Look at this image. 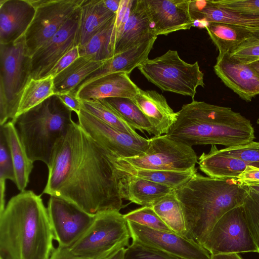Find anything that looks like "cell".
Returning <instances> with one entry per match:
<instances>
[{
	"instance_id": "obj_44",
	"label": "cell",
	"mask_w": 259,
	"mask_h": 259,
	"mask_svg": "<svg viewBox=\"0 0 259 259\" xmlns=\"http://www.w3.org/2000/svg\"><path fill=\"white\" fill-rule=\"evenodd\" d=\"M120 249L112 250L99 256L89 257L76 255L70 248L58 246L55 248L49 259H109Z\"/></svg>"
},
{
	"instance_id": "obj_21",
	"label": "cell",
	"mask_w": 259,
	"mask_h": 259,
	"mask_svg": "<svg viewBox=\"0 0 259 259\" xmlns=\"http://www.w3.org/2000/svg\"><path fill=\"white\" fill-rule=\"evenodd\" d=\"M189 13L193 22L224 23L259 31V14L225 9L215 5L212 1L190 0Z\"/></svg>"
},
{
	"instance_id": "obj_19",
	"label": "cell",
	"mask_w": 259,
	"mask_h": 259,
	"mask_svg": "<svg viewBox=\"0 0 259 259\" xmlns=\"http://www.w3.org/2000/svg\"><path fill=\"white\" fill-rule=\"evenodd\" d=\"M139 88L124 72L111 73L90 82L75 93L80 101L108 98H126L133 99Z\"/></svg>"
},
{
	"instance_id": "obj_45",
	"label": "cell",
	"mask_w": 259,
	"mask_h": 259,
	"mask_svg": "<svg viewBox=\"0 0 259 259\" xmlns=\"http://www.w3.org/2000/svg\"><path fill=\"white\" fill-rule=\"evenodd\" d=\"M79 57H80V54L79 46H78L71 49L62 57L48 73L46 77L50 76L54 78Z\"/></svg>"
},
{
	"instance_id": "obj_49",
	"label": "cell",
	"mask_w": 259,
	"mask_h": 259,
	"mask_svg": "<svg viewBox=\"0 0 259 259\" xmlns=\"http://www.w3.org/2000/svg\"><path fill=\"white\" fill-rule=\"evenodd\" d=\"M210 259H243L239 253H226L211 255Z\"/></svg>"
},
{
	"instance_id": "obj_26",
	"label": "cell",
	"mask_w": 259,
	"mask_h": 259,
	"mask_svg": "<svg viewBox=\"0 0 259 259\" xmlns=\"http://www.w3.org/2000/svg\"><path fill=\"white\" fill-rule=\"evenodd\" d=\"M200 169L212 178H237L248 165L236 158L222 153L215 145H211L208 153L198 158Z\"/></svg>"
},
{
	"instance_id": "obj_10",
	"label": "cell",
	"mask_w": 259,
	"mask_h": 259,
	"mask_svg": "<svg viewBox=\"0 0 259 259\" xmlns=\"http://www.w3.org/2000/svg\"><path fill=\"white\" fill-rule=\"evenodd\" d=\"M83 0H31L34 18L23 36L31 56L50 39L80 8Z\"/></svg>"
},
{
	"instance_id": "obj_12",
	"label": "cell",
	"mask_w": 259,
	"mask_h": 259,
	"mask_svg": "<svg viewBox=\"0 0 259 259\" xmlns=\"http://www.w3.org/2000/svg\"><path fill=\"white\" fill-rule=\"evenodd\" d=\"M77 115L81 128L117 158L141 155L148 148L149 139L122 132L100 120L82 107Z\"/></svg>"
},
{
	"instance_id": "obj_29",
	"label": "cell",
	"mask_w": 259,
	"mask_h": 259,
	"mask_svg": "<svg viewBox=\"0 0 259 259\" xmlns=\"http://www.w3.org/2000/svg\"><path fill=\"white\" fill-rule=\"evenodd\" d=\"M103 61L80 57L54 78L55 94L74 91L89 75L98 69Z\"/></svg>"
},
{
	"instance_id": "obj_47",
	"label": "cell",
	"mask_w": 259,
	"mask_h": 259,
	"mask_svg": "<svg viewBox=\"0 0 259 259\" xmlns=\"http://www.w3.org/2000/svg\"><path fill=\"white\" fill-rule=\"evenodd\" d=\"M238 179L242 182H259V168L247 165L239 176Z\"/></svg>"
},
{
	"instance_id": "obj_11",
	"label": "cell",
	"mask_w": 259,
	"mask_h": 259,
	"mask_svg": "<svg viewBox=\"0 0 259 259\" xmlns=\"http://www.w3.org/2000/svg\"><path fill=\"white\" fill-rule=\"evenodd\" d=\"M202 246L211 255L258 252L242 205L225 213L214 224Z\"/></svg>"
},
{
	"instance_id": "obj_50",
	"label": "cell",
	"mask_w": 259,
	"mask_h": 259,
	"mask_svg": "<svg viewBox=\"0 0 259 259\" xmlns=\"http://www.w3.org/2000/svg\"><path fill=\"white\" fill-rule=\"evenodd\" d=\"M242 183L250 190L259 193V182Z\"/></svg>"
},
{
	"instance_id": "obj_9",
	"label": "cell",
	"mask_w": 259,
	"mask_h": 259,
	"mask_svg": "<svg viewBox=\"0 0 259 259\" xmlns=\"http://www.w3.org/2000/svg\"><path fill=\"white\" fill-rule=\"evenodd\" d=\"M131 238L127 222L119 210L98 213L82 236L70 248L75 254L94 257L126 248Z\"/></svg>"
},
{
	"instance_id": "obj_18",
	"label": "cell",
	"mask_w": 259,
	"mask_h": 259,
	"mask_svg": "<svg viewBox=\"0 0 259 259\" xmlns=\"http://www.w3.org/2000/svg\"><path fill=\"white\" fill-rule=\"evenodd\" d=\"M31 0H0V44L22 37L35 15Z\"/></svg>"
},
{
	"instance_id": "obj_30",
	"label": "cell",
	"mask_w": 259,
	"mask_h": 259,
	"mask_svg": "<svg viewBox=\"0 0 259 259\" xmlns=\"http://www.w3.org/2000/svg\"><path fill=\"white\" fill-rule=\"evenodd\" d=\"M116 14L84 46L79 47L80 57L92 61H104L114 56Z\"/></svg>"
},
{
	"instance_id": "obj_37",
	"label": "cell",
	"mask_w": 259,
	"mask_h": 259,
	"mask_svg": "<svg viewBox=\"0 0 259 259\" xmlns=\"http://www.w3.org/2000/svg\"><path fill=\"white\" fill-rule=\"evenodd\" d=\"M242 207L251 236L259 253V193L247 188Z\"/></svg>"
},
{
	"instance_id": "obj_16",
	"label": "cell",
	"mask_w": 259,
	"mask_h": 259,
	"mask_svg": "<svg viewBox=\"0 0 259 259\" xmlns=\"http://www.w3.org/2000/svg\"><path fill=\"white\" fill-rule=\"evenodd\" d=\"M189 2L190 0H144L156 36L167 35L193 27Z\"/></svg>"
},
{
	"instance_id": "obj_53",
	"label": "cell",
	"mask_w": 259,
	"mask_h": 259,
	"mask_svg": "<svg viewBox=\"0 0 259 259\" xmlns=\"http://www.w3.org/2000/svg\"><path fill=\"white\" fill-rule=\"evenodd\" d=\"M257 123L259 124V117L257 120Z\"/></svg>"
},
{
	"instance_id": "obj_35",
	"label": "cell",
	"mask_w": 259,
	"mask_h": 259,
	"mask_svg": "<svg viewBox=\"0 0 259 259\" xmlns=\"http://www.w3.org/2000/svg\"><path fill=\"white\" fill-rule=\"evenodd\" d=\"M81 101V107L106 124L132 136L139 135L122 117L103 99Z\"/></svg>"
},
{
	"instance_id": "obj_28",
	"label": "cell",
	"mask_w": 259,
	"mask_h": 259,
	"mask_svg": "<svg viewBox=\"0 0 259 259\" xmlns=\"http://www.w3.org/2000/svg\"><path fill=\"white\" fill-rule=\"evenodd\" d=\"M205 28L219 52H229L246 41L259 38V31L220 22L208 23Z\"/></svg>"
},
{
	"instance_id": "obj_1",
	"label": "cell",
	"mask_w": 259,
	"mask_h": 259,
	"mask_svg": "<svg viewBox=\"0 0 259 259\" xmlns=\"http://www.w3.org/2000/svg\"><path fill=\"white\" fill-rule=\"evenodd\" d=\"M114 157L73 121L55 147L42 193L93 215L120 211L123 207L119 189L122 172L115 167Z\"/></svg>"
},
{
	"instance_id": "obj_8",
	"label": "cell",
	"mask_w": 259,
	"mask_h": 259,
	"mask_svg": "<svg viewBox=\"0 0 259 259\" xmlns=\"http://www.w3.org/2000/svg\"><path fill=\"white\" fill-rule=\"evenodd\" d=\"M198 158L192 147L166 135L149 139L146 152L128 158H114L116 167L138 169L188 171L195 168Z\"/></svg>"
},
{
	"instance_id": "obj_42",
	"label": "cell",
	"mask_w": 259,
	"mask_h": 259,
	"mask_svg": "<svg viewBox=\"0 0 259 259\" xmlns=\"http://www.w3.org/2000/svg\"><path fill=\"white\" fill-rule=\"evenodd\" d=\"M217 6L225 9L252 14H259V0L212 1Z\"/></svg>"
},
{
	"instance_id": "obj_7",
	"label": "cell",
	"mask_w": 259,
	"mask_h": 259,
	"mask_svg": "<svg viewBox=\"0 0 259 259\" xmlns=\"http://www.w3.org/2000/svg\"><path fill=\"white\" fill-rule=\"evenodd\" d=\"M138 68L161 91L190 96L193 100L197 88L205 86L204 74L198 62H186L177 51L169 50L159 57L147 59Z\"/></svg>"
},
{
	"instance_id": "obj_33",
	"label": "cell",
	"mask_w": 259,
	"mask_h": 259,
	"mask_svg": "<svg viewBox=\"0 0 259 259\" xmlns=\"http://www.w3.org/2000/svg\"><path fill=\"white\" fill-rule=\"evenodd\" d=\"M53 79L49 76L37 79L31 78L29 81L21 95L15 120L22 114L55 95Z\"/></svg>"
},
{
	"instance_id": "obj_14",
	"label": "cell",
	"mask_w": 259,
	"mask_h": 259,
	"mask_svg": "<svg viewBox=\"0 0 259 259\" xmlns=\"http://www.w3.org/2000/svg\"><path fill=\"white\" fill-rule=\"evenodd\" d=\"M79 20L80 8L50 39L31 56V78L37 79L46 77L62 57L79 46Z\"/></svg>"
},
{
	"instance_id": "obj_43",
	"label": "cell",
	"mask_w": 259,
	"mask_h": 259,
	"mask_svg": "<svg viewBox=\"0 0 259 259\" xmlns=\"http://www.w3.org/2000/svg\"><path fill=\"white\" fill-rule=\"evenodd\" d=\"M134 1L135 0L120 1L119 9L116 14L114 29L115 44L128 19Z\"/></svg>"
},
{
	"instance_id": "obj_2",
	"label": "cell",
	"mask_w": 259,
	"mask_h": 259,
	"mask_svg": "<svg viewBox=\"0 0 259 259\" xmlns=\"http://www.w3.org/2000/svg\"><path fill=\"white\" fill-rule=\"evenodd\" d=\"M55 239L41 195L25 190L0 213V259H49Z\"/></svg>"
},
{
	"instance_id": "obj_20",
	"label": "cell",
	"mask_w": 259,
	"mask_h": 259,
	"mask_svg": "<svg viewBox=\"0 0 259 259\" xmlns=\"http://www.w3.org/2000/svg\"><path fill=\"white\" fill-rule=\"evenodd\" d=\"M157 37L152 27L144 0H135L128 19L115 42L114 56Z\"/></svg>"
},
{
	"instance_id": "obj_23",
	"label": "cell",
	"mask_w": 259,
	"mask_h": 259,
	"mask_svg": "<svg viewBox=\"0 0 259 259\" xmlns=\"http://www.w3.org/2000/svg\"><path fill=\"white\" fill-rule=\"evenodd\" d=\"M156 38H154L104 61L102 65L82 81L74 91L76 92L90 82L111 73L124 72L130 75L134 69L148 59L149 54Z\"/></svg>"
},
{
	"instance_id": "obj_34",
	"label": "cell",
	"mask_w": 259,
	"mask_h": 259,
	"mask_svg": "<svg viewBox=\"0 0 259 259\" xmlns=\"http://www.w3.org/2000/svg\"><path fill=\"white\" fill-rule=\"evenodd\" d=\"M103 100L113 108L135 130L157 136L154 128L132 99L108 98Z\"/></svg>"
},
{
	"instance_id": "obj_46",
	"label": "cell",
	"mask_w": 259,
	"mask_h": 259,
	"mask_svg": "<svg viewBox=\"0 0 259 259\" xmlns=\"http://www.w3.org/2000/svg\"><path fill=\"white\" fill-rule=\"evenodd\" d=\"M56 95L67 107L77 115L79 113L81 108V101L77 97L74 92L72 91Z\"/></svg>"
},
{
	"instance_id": "obj_27",
	"label": "cell",
	"mask_w": 259,
	"mask_h": 259,
	"mask_svg": "<svg viewBox=\"0 0 259 259\" xmlns=\"http://www.w3.org/2000/svg\"><path fill=\"white\" fill-rule=\"evenodd\" d=\"M116 14L104 0H83L80 8L79 47L84 46Z\"/></svg>"
},
{
	"instance_id": "obj_25",
	"label": "cell",
	"mask_w": 259,
	"mask_h": 259,
	"mask_svg": "<svg viewBox=\"0 0 259 259\" xmlns=\"http://www.w3.org/2000/svg\"><path fill=\"white\" fill-rule=\"evenodd\" d=\"M1 129L7 142L13 162L15 177L14 183L20 192L24 191L29 183L34 162L28 157L13 121H8L1 126Z\"/></svg>"
},
{
	"instance_id": "obj_38",
	"label": "cell",
	"mask_w": 259,
	"mask_h": 259,
	"mask_svg": "<svg viewBox=\"0 0 259 259\" xmlns=\"http://www.w3.org/2000/svg\"><path fill=\"white\" fill-rule=\"evenodd\" d=\"M126 221L156 230L173 232L152 207L142 206L123 214Z\"/></svg>"
},
{
	"instance_id": "obj_40",
	"label": "cell",
	"mask_w": 259,
	"mask_h": 259,
	"mask_svg": "<svg viewBox=\"0 0 259 259\" xmlns=\"http://www.w3.org/2000/svg\"><path fill=\"white\" fill-rule=\"evenodd\" d=\"M123 259H180L135 241L125 248Z\"/></svg>"
},
{
	"instance_id": "obj_36",
	"label": "cell",
	"mask_w": 259,
	"mask_h": 259,
	"mask_svg": "<svg viewBox=\"0 0 259 259\" xmlns=\"http://www.w3.org/2000/svg\"><path fill=\"white\" fill-rule=\"evenodd\" d=\"M15 181V172L9 147L3 131L0 130V212L5 208L6 181Z\"/></svg>"
},
{
	"instance_id": "obj_41",
	"label": "cell",
	"mask_w": 259,
	"mask_h": 259,
	"mask_svg": "<svg viewBox=\"0 0 259 259\" xmlns=\"http://www.w3.org/2000/svg\"><path fill=\"white\" fill-rule=\"evenodd\" d=\"M230 55L242 63L249 64L259 59V38L243 43L233 49Z\"/></svg>"
},
{
	"instance_id": "obj_39",
	"label": "cell",
	"mask_w": 259,
	"mask_h": 259,
	"mask_svg": "<svg viewBox=\"0 0 259 259\" xmlns=\"http://www.w3.org/2000/svg\"><path fill=\"white\" fill-rule=\"evenodd\" d=\"M223 154L239 159L248 165L259 168V142L225 148L220 150Z\"/></svg>"
},
{
	"instance_id": "obj_6",
	"label": "cell",
	"mask_w": 259,
	"mask_h": 259,
	"mask_svg": "<svg viewBox=\"0 0 259 259\" xmlns=\"http://www.w3.org/2000/svg\"><path fill=\"white\" fill-rule=\"evenodd\" d=\"M0 125L14 122L20 99L31 79V60L23 36L16 42L0 44Z\"/></svg>"
},
{
	"instance_id": "obj_13",
	"label": "cell",
	"mask_w": 259,
	"mask_h": 259,
	"mask_svg": "<svg viewBox=\"0 0 259 259\" xmlns=\"http://www.w3.org/2000/svg\"><path fill=\"white\" fill-rule=\"evenodd\" d=\"M127 222L133 241L180 259L211 258L209 251L193 239Z\"/></svg>"
},
{
	"instance_id": "obj_22",
	"label": "cell",
	"mask_w": 259,
	"mask_h": 259,
	"mask_svg": "<svg viewBox=\"0 0 259 259\" xmlns=\"http://www.w3.org/2000/svg\"><path fill=\"white\" fill-rule=\"evenodd\" d=\"M132 100L152 125L157 136L166 134L177 120V113L156 91L140 89Z\"/></svg>"
},
{
	"instance_id": "obj_5",
	"label": "cell",
	"mask_w": 259,
	"mask_h": 259,
	"mask_svg": "<svg viewBox=\"0 0 259 259\" xmlns=\"http://www.w3.org/2000/svg\"><path fill=\"white\" fill-rule=\"evenodd\" d=\"M72 112L55 94L16 118L14 123L32 161L50 164L57 143L74 121Z\"/></svg>"
},
{
	"instance_id": "obj_52",
	"label": "cell",
	"mask_w": 259,
	"mask_h": 259,
	"mask_svg": "<svg viewBox=\"0 0 259 259\" xmlns=\"http://www.w3.org/2000/svg\"><path fill=\"white\" fill-rule=\"evenodd\" d=\"M125 248L120 249L109 259H123Z\"/></svg>"
},
{
	"instance_id": "obj_4",
	"label": "cell",
	"mask_w": 259,
	"mask_h": 259,
	"mask_svg": "<svg viewBox=\"0 0 259 259\" xmlns=\"http://www.w3.org/2000/svg\"><path fill=\"white\" fill-rule=\"evenodd\" d=\"M175 192L183 209L189 238L202 245L220 218L243 204L247 188L237 178H212L197 172Z\"/></svg>"
},
{
	"instance_id": "obj_48",
	"label": "cell",
	"mask_w": 259,
	"mask_h": 259,
	"mask_svg": "<svg viewBox=\"0 0 259 259\" xmlns=\"http://www.w3.org/2000/svg\"><path fill=\"white\" fill-rule=\"evenodd\" d=\"M121 0H104L106 7L111 12L116 13L118 10Z\"/></svg>"
},
{
	"instance_id": "obj_3",
	"label": "cell",
	"mask_w": 259,
	"mask_h": 259,
	"mask_svg": "<svg viewBox=\"0 0 259 259\" xmlns=\"http://www.w3.org/2000/svg\"><path fill=\"white\" fill-rule=\"evenodd\" d=\"M177 113L176 122L165 135L191 147L221 145L228 148L247 144L255 138L250 121L230 107L193 99Z\"/></svg>"
},
{
	"instance_id": "obj_17",
	"label": "cell",
	"mask_w": 259,
	"mask_h": 259,
	"mask_svg": "<svg viewBox=\"0 0 259 259\" xmlns=\"http://www.w3.org/2000/svg\"><path fill=\"white\" fill-rule=\"evenodd\" d=\"M224 83L246 102L259 95V77L248 64L234 59L229 52H220L213 67Z\"/></svg>"
},
{
	"instance_id": "obj_31",
	"label": "cell",
	"mask_w": 259,
	"mask_h": 259,
	"mask_svg": "<svg viewBox=\"0 0 259 259\" xmlns=\"http://www.w3.org/2000/svg\"><path fill=\"white\" fill-rule=\"evenodd\" d=\"M152 208L174 233L189 238L183 209L175 190Z\"/></svg>"
},
{
	"instance_id": "obj_51",
	"label": "cell",
	"mask_w": 259,
	"mask_h": 259,
	"mask_svg": "<svg viewBox=\"0 0 259 259\" xmlns=\"http://www.w3.org/2000/svg\"><path fill=\"white\" fill-rule=\"evenodd\" d=\"M248 65L259 77V59L249 64Z\"/></svg>"
},
{
	"instance_id": "obj_15",
	"label": "cell",
	"mask_w": 259,
	"mask_h": 259,
	"mask_svg": "<svg viewBox=\"0 0 259 259\" xmlns=\"http://www.w3.org/2000/svg\"><path fill=\"white\" fill-rule=\"evenodd\" d=\"M47 209L58 246L70 248L84 233L95 215L63 199L51 196Z\"/></svg>"
},
{
	"instance_id": "obj_32",
	"label": "cell",
	"mask_w": 259,
	"mask_h": 259,
	"mask_svg": "<svg viewBox=\"0 0 259 259\" xmlns=\"http://www.w3.org/2000/svg\"><path fill=\"white\" fill-rule=\"evenodd\" d=\"M115 167L122 172L166 186L174 190L187 183L197 172L196 168L184 171Z\"/></svg>"
},
{
	"instance_id": "obj_24",
	"label": "cell",
	"mask_w": 259,
	"mask_h": 259,
	"mask_svg": "<svg viewBox=\"0 0 259 259\" xmlns=\"http://www.w3.org/2000/svg\"><path fill=\"white\" fill-rule=\"evenodd\" d=\"M121 172L119 189L122 199L142 206L152 207L174 190L166 186Z\"/></svg>"
}]
</instances>
